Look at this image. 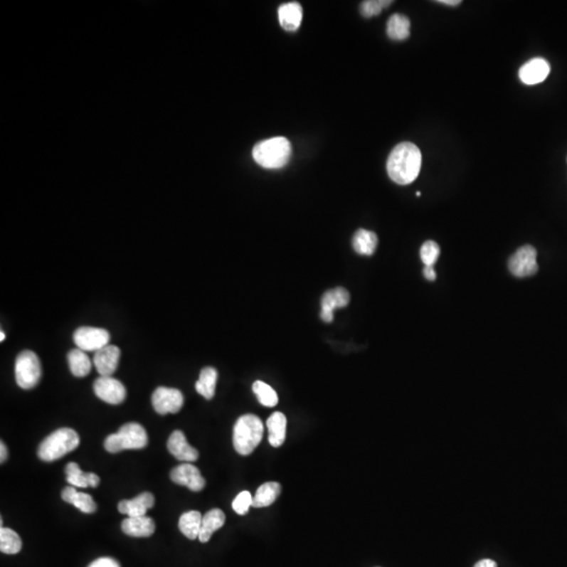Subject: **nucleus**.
I'll return each instance as SVG.
<instances>
[{
    "instance_id": "obj_1",
    "label": "nucleus",
    "mask_w": 567,
    "mask_h": 567,
    "mask_svg": "<svg viewBox=\"0 0 567 567\" xmlns=\"http://www.w3.org/2000/svg\"><path fill=\"white\" fill-rule=\"evenodd\" d=\"M420 149L411 142H403L392 149L387 161L390 179L399 185L414 182L421 169Z\"/></svg>"
},
{
    "instance_id": "obj_2",
    "label": "nucleus",
    "mask_w": 567,
    "mask_h": 567,
    "mask_svg": "<svg viewBox=\"0 0 567 567\" xmlns=\"http://www.w3.org/2000/svg\"><path fill=\"white\" fill-rule=\"evenodd\" d=\"M292 154V147L285 137H275L261 141L253 147V157L260 166L279 169L287 165Z\"/></svg>"
},
{
    "instance_id": "obj_3",
    "label": "nucleus",
    "mask_w": 567,
    "mask_h": 567,
    "mask_svg": "<svg viewBox=\"0 0 567 567\" xmlns=\"http://www.w3.org/2000/svg\"><path fill=\"white\" fill-rule=\"evenodd\" d=\"M264 434L261 419L253 414L240 416L233 428V447L240 455H250L260 445Z\"/></svg>"
},
{
    "instance_id": "obj_4",
    "label": "nucleus",
    "mask_w": 567,
    "mask_h": 567,
    "mask_svg": "<svg viewBox=\"0 0 567 567\" xmlns=\"http://www.w3.org/2000/svg\"><path fill=\"white\" fill-rule=\"evenodd\" d=\"M80 438L76 431L70 428H61L53 432L41 443L38 456L41 460L51 461L60 459L78 447Z\"/></svg>"
},
{
    "instance_id": "obj_5",
    "label": "nucleus",
    "mask_w": 567,
    "mask_h": 567,
    "mask_svg": "<svg viewBox=\"0 0 567 567\" xmlns=\"http://www.w3.org/2000/svg\"><path fill=\"white\" fill-rule=\"evenodd\" d=\"M149 443L147 431L142 425L129 423L122 425L118 433L105 439V447L110 453H118L124 450H138L147 447Z\"/></svg>"
},
{
    "instance_id": "obj_6",
    "label": "nucleus",
    "mask_w": 567,
    "mask_h": 567,
    "mask_svg": "<svg viewBox=\"0 0 567 567\" xmlns=\"http://www.w3.org/2000/svg\"><path fill=\"white\" fill-rule=\"evenodd\" d=\"M41 364L36 353L22 351L15 361V378L17 385L24 390L32 389L41 381Z\"/></svg>"
},
{
    "instance_id": "obj_7",
    "label": "nucleus",
    "mask_w": 567,
    "mask_h": 567,
    "mask_svg": "<svg viewBox=\"0 0 567 567\" xmlns=\"http://www.w3.org/2000/svg\"><path fill=\"white\" fill-rule=\"evenodd\" d=\"M509 269L517 277H527L538 271L537 251L531 245L518 249L509 260Z\"/></svg>"
},
{
    "instance_id": "obj_8",
    "label": "nucleus",
    "mask_w": 567,
    "mask_h": 567,
    "mask_svg": "<svg viewBox=\"0 0 567 567\" xmlns=\"http://www.w3.org/2000/svg\"><path fill=\"white\" fill-rule=\"evenodd\" d=\"M109 331L102 328L80 327L74 333V341L78 349L85 352H97L110 343Z\"/></svg>"
},
{
    "instance_id": "obj_9",
    "label": "nucleus",
    "mask_w": 567,
    "mask_h": 567,
    "mask_svg": "<svg viewBox=\"0 0 567 567\" xmlns=\"http://www.w3.org/2000/svg\"><path fill=\"white\" fill-rule=\"evenodd\" d=\"M157 413L166 415L178 413L182 409L184 397L182 392L174 388L159 387L152 397Z\"/></svg>"
},
{
    "instance_id": "obj_10",
    "label": "nucleus",
    "mask_w": 567,
    "mask_h": 567,
    "mask_svg": "<svg viewBox=\"0 0 567 567\" xmlns=\"http://www.w3.org/2000/svg\"><path fill=\"white\" fill-rule=\"evenodd\" d=\"M95 394L105 403L119 405L127 397V389L118 379L112 376H100L94 383Z\"/></svg>"
},
{
    "instance_id": "obj_11",
    "label": "nucleus",
    "mask_w": 567,
    "mask_h": 567,
    "mask_svg": "<svg viewBox=\"0 0 567 567\" xmlns=\"http://www.w3.org/2000/svg\"><path fill=\"white\" fill-rule=\"evenodd\" d=\"M171 479L176 484L185 485L193 492L202 491L206 484L198 467L191 463H183L175 467L171 471Z\"/></svg>"
},
{
    "instance_id": "obj_12",
    "label": "nucleus",
    "mask_w": 567,
    "mask_h": 567,
    "mask_svg": "<svg viewBox=\"0 0 567 567\" xmlns=\"http://www.w3.org/2000/svg\"><path fill=\"white\" fill-rule=\"evenodd\" d=\"M350 295L345 288H337L329 290L322 297L321 317L326 323L333 321V313L335 309L344 308L349 304Z\"/></svg>"
},
{
    "instance_id": "obj_13",
    "label": "nucleus",
    "mask_w": 567,
    "mask_h": 567,
    "mask_svg": "<svg viewBox=\"0 0 567 567\" xmlns=\"http://www.w3.org/2000/svg\"><path fill=\"white\" fill-rule=\"evenodd\" d=\"M549 72L551 66L546 59L534 58L520 68L519 78L525 85H537L546 80Z\"/></svg>"
},
{
    "instance_id": "obj_14",
    "label": "nucleus",
    "mask_w": 567,
    "mask_h": 567,
    "mask_svg": "<svg viewBox=\"0 0 567 567\" xmlns=\"http://www.w3.org/2000/svg\"><path fill=\"white\" fill-rule=\"evenodd\" d=\"M120 349L117 346L107 345L97 351L94 356V365L101 376H112L118 368L120 361Z\"/></svg>"
},
{
    "instance_id": "obj_15",
    "label": "nucleus",
    "mask_w": 567,
    "mask_h": 567,
    "mask_svg": "<svg viewBox=\"0 0 567 567\" xmlns=\"http://www.w3.org/2000/svg\"><path fill=\"white\" fill-rule=\"evenodd\" d=\"M167 449L178 460L193 462L198 458V452L187 443L182 431H175L169 436Z\"/></svg>"
},
{
    "instance_id": "obj_16",
    "label": "nucleus",
    "mask_w": 567,
    "mask_h": 567,
    "mask_svg": "<svg viewBox=\"0 0 567 567\" xmlns=\"http://www.w3.org/2000/svg\"><path fill=\"white\" fill-rule=\"evenodd\" d=\"M154 498L153 494H140L132 500H122L118 505L119 512L129 517H140L147 515V512L154 507Z\"/></svg>"
},
{
    "instance_id": "obj_17",
    "label": "nucleus",
    "mask_w": 567,
    "mask_h": 567,
    "mask_svg": "<svg viewBox=\"0 0 567 567\" xmlns=\"http://www.w3.org/2000/svg\"><path fill=\"white\" fill-rule=\"evenodd\" d=\"M123 533L125 535L136 538H147L153 535L156 524L151 517L140 516V517H129L123 520L121 524Z\"/></svg>"
},
{
    "instance_id": "obj_18",
    "label": "nucleus",
    "mask_w": 567,
    "mask_h": 567,
    "mask_svg": "<svg viewBox=\"0 0 567 567\" xmlns=\"http://www.w3.org/2000/svg\"><path fill=\"white\" fill-rule=\"evenodd\" d=\"M303 8L299 2H288L279 8V21L287 32H295L301 26Z\"/></svg>"
},
{
    "instance_id": "obj_19",
    "label": "nucleus",
    "mask_w": 567,
    "mask_h": 567,
    "mask_svg": "<svg viewBox=\"0 0 567 567\" xmlns=\"http://www.w3.org/2000/svg\"><path fill=\"white\" fill-rule=\"evenodd\" d=\"M66 480L75 487H97L100 478L94 473H85L77 463L70 462L65 467Z\"/></svg>"
},
{
    "instance_id": "obj_20",
    "label": "nucleus",
    "mask_w": 567,
    "mask_h": 567,
    "mask_svg": "<svg viewBox=\"0 0 567 567\" xmlns=\"http://www.w3.org/2000/svg\"><path fill=\"white\" fill-rule=\"evenodd\" d=\"M225 519H226L225 514L223 513L221 509H213L207 512V513L203 516L198 540H200L202 544L208 542L213 534L225 524Z\"/></svg>"
},
{
    "instance_id": "obj_21",
    "label": "nucleus",
    "mask_w": 567,
    "mask_h": 567,
    "mask_svg": "<svg viewBox=\"0 0 567 567\" xmlns=\"http://www.w3.org/2000/svg\"><path fill=\"white\" fill-rule=\"evenodd\" d=\"M268 440L272 447H279L286 439L287 418L282 412H275L266 423Z\"/></svg>"
},
{
    "instance_id": "obj_22",
    "label": "nucleus",
    "mask_w": 567,
    "mask_h": 567,
    "mask_svg": "<svg viewBox=\"0 0 567 567\" xmlns=\"http://www.w3.org/2000/svg\"><path fill=\"white\" fill-rule=\"evenodd\" d=\"M377 244V235L366 229H359L352 239L353 248L361 255H372L376 250Z\"/></svg>"
},
{
    "instance_id": "obj_23",
    "label": "nucleus",
    "mask_w": 567,
    "mask_h": 567,
    "mask_svg": "<svg viewBox=\"0 0 567 567\" xmlns=\"http://www.w3.org/2000/svg\"><path fill=\"white\" fill-rule=\"evenodd\" d=\"M281 494V484L277 482H266L257 489L253 498V507L257 509L272 504Z\"/></svg>"
},
{
    "instance_id": "obj_24",
    "label": "nucleus",
    "mask_w": 567,
    "mask_h": 567,
    "mask_svg": "<svg viewBox=\"0 0 567 567\" xmlns=\"http://www.w3.org/2000/svg\"><path fill=\"white\" fill-rule=\"evenodd\" d=\"M202 519V515L198 511H189L183 514L179 520V529L181 533L189 539H196L200 535Z\"/></svg>"
},
{
    "instance_id": "obj_25",
    "label": "nucleus",
    "mask_w": 567,
    "mask_h": 567,
    "mask_svg": "<svg viewBox=\"0 0 567 567\" xmlns=\"http://www.w3.org/2000/svg\"><path fill=\"white\" fill-rule=\"evenodd\" d=\"M411 22L403 14H394L387 23V34L392 41H405L410 36Z\"/></svg>"
},
{
    "instance_id": "obj_26",
    "label": "nucleus",
    "mask_w": 567,
    "mask_h": 567,
    "mask_svg": "<svg viewBox=\"0 0 567 567\" xmlns=\"http://www.w3.org/2000/svg\"><path fill=\"white\" fill-rule=\"evenodd\" d=\"M218 372L215 368L206 367L200 373V378L196 383V390L204 398L211 399L215 396Z\"/></svg>"
},
{
    "instance_id": "obj_27",
    "label": "nucleus",
    "mask_w": 567,
    "mask_h": 567,
    "mask_svg": "<svg viewBox=\"0 0 567 567\" xmlns=\"http://www.w3.org/2000/svg\"><path fill=\"white\" fill-rule=\"evenodd\" d=\"M70 372L76 377H85L92 370V361L85 351L70 350L68 355Z\"/></svg>"
},
{
    "instance_id": "obj_28",
    "label": "nucleus",
    "mask_w": 567,
    "mask_h": 567,
    "mask_svg": "<svg viewBox=\"0 0 567 567\" xmlns=\"http://www.w3.org/2000/svg\"><path fill=\"white\" fill-rule=\"evenodd\" d=\"M22 541L16 531L8 527L0 529V551L8 555H15L21 551Z\"/></svg>"
},
{
    "instance_id": "obj_29",
    "label": "nucleus",
    "mask_w": 567,
    "mask_h": 567,
    "mask_svg": "<svg viewBox=\"0 0 567 567\" xmlns=\"http://www.w3.org/2000/svg\"><path fill=\"white\" fill-rule=\"evenodd\" d=\"M253 390L255 394L257 395L260 403L265 406V407L273 408L279 403V397H277V392L270 386L265 383L264 381H255L253 383Z\"/></svg>"
},
{
    "instance_id": "obj_30",
    "label": "nucleus",
    "mask_w": 567,
    "mask_h": 567,
    "mask_svg": "<svg viewBox=\"0 0 567 567\" xmlns=\"http://www.w3.org/2000/svg\"><path fill=\"white\" fill-rule=\"evenodd\" d=\"M391 0H367L361 2V13L366 18H371L381 13L383 9L391 6Z\"/></svg>"
},
{
    "instance_id": "obj_31",
    "label": "nucleus",
    "mask_w": 567,
    "mask_h": 567,
    "mask_svg": "<svg viewBox=\"0 0 567 567\" xmlns=\"http://www.w3.org/2000/svg\"><path fill=\"white\" fill-rule=\"evenodd\" d=\"M440 255L439 245L434 240H427L420 248L421 261L425 266H434Z\"/></svg>"
},
{
    "instance_id": "obj_32",
    "label": "nucleus",
    "mask_w": 567,
    "mask_h": 567,
    "mask_svg": "<svg viewBox=\"0 0 567 567\" xmlns=\"http://www.w3.org/2000/svg\"><path fill=\"white\" fill-rule=\"evenodd\" d=\"M70 504H74L77 509L85 514L94 513L97 509L96 502H94L92 496L85 493H78V492L75 494Z\"/></svg>"
},
{
    "instance_id": "obj_33",
    "label": "nucleus",
    "mask_w": 567,
    "mask_h": 567,
    "mask_svg": "<svg viewBox=\"0 0 567 567\" xmlns=\"http://www.w3.org/2000/svg\"><path fill=\"white\" fill-rule=\"evenodd\" d=\"M253 496L248 491L242 492L233 502V509L239 515H246L250 507H253Z\"/></svg>"
},
{
    "instance_id": "obj_34",
    "label": "nucleus",
    "mask_w": 567,
    "mask_h": 567,
    "mask_svg": "<svg viewBox=\"0 0 567 567\" xmlns=\"http://www.w3.org/2000/svg\"><path fill=\"white\" fill-rule=\"evenodd\" d=\"M88 567H121L118 561L112 559V558L103 557L95 560Z\"/></svg>"
},
{
    "instance_id": "obj_35",
    "label": "nucleus",
    "mask_w": 567,
    "mask_h": 567,
    "mask_svg": "<svg viewBox=\"0 0 567 567\" xmlns=\"http://www.w3.org/2000/svg\"><path fill=\"white\" fill-rule=\"evenodd\" d=\"M77 493V489H75V487H66L65 489L63 491V494H61V497L63 499L65 500V502L70 503L72 502L73 497H74L75 494Z\"/></svg>"
},
{
    "instance_id": "obj_36",
    "label": "nucleus",
    "mask_w": 567,
    "mask_h": 567,
    "mask_svg": "<svg viewBox=\"0 0 567 567\" xmlns=\"http://www.w3.org/2000/svg\"><path fill=\"white\" fill-rule=\"evenodd\" d=\"M423 275H425L428 281H435L436 272L435 270H434L433 266H425V268H423Z\"/></svg>"
},
{
    "instance_id": "obj_37",
    "label": "nucleus",
    "mask_w": 567,
    "mask_h": 567,
    "mask_svg": "<svg viewBox=\"0 0 567 567\" xmlns=\"http://www.w3.org/2000/svg\"><path fill=\"white\" fill-rule=\"evenodd\" d=\"M474 567H497V564H496V562L493 561V560L483 559L477 562Z\"/></svg>"
},
{
    "instance_id": "obj_38",
    "label": "nucleus",
    "mask_w": 567,
    "mask_h": 567,
    "mask_svg": "<svg viewBox=\"0 0 567 567\" xmlns=\"http://www.w3.org/2000/svg\"><path fill=\"white\" fill-rule=\"evenodd\" d=\"M8 458V449H6V445L4 443H0V461L1 463H4V461L6 460Z\"/></svg>"
},
{
    "instance_id": "obj_39",
    "label": "nucleus",
    "mask_w": 567,
    "mask_h": 567,
    "mask_svg": "<svg viewBox=\"0 0 567 567\" xmlns=\"http://www.w3.org/2000/svg\"><path fill=\"white\" fill-rule=\"evenodd\" d=\"M438 4H445V6H456L461 4L460 0H438Z\"/></svg>"
},
{
    "instance_id": "obj_40",
    "label": "nucleus",
    "mask_w": 567,
    "mask_h": 567,
    "mask_svg": "<svg viewBox=\"0 0 567 567\" xmlns=\"http://www.w3.org/2000/svg\"><path fill=\"white\" fill-rule=\"evenodd\" d=\"M0 337H1L0 341H4V339H6V334H4V331H1V332H0Z\"/></svg>"
},
{
    "instance_id": "obj_41",
    "label": "nucleus",
    "mask_w": 567,
    "mask_h": 567,
    "mask_svg": "<svg viewBox=\"0 0 567 567\" xmlns=\"http://www.w3.org/2000/svg\"><path fill=\"white\" fill-rule=\"evenodd\" d=\"M416 196H421L420 191H417Z\"/></svg>"
}]
</instances>
